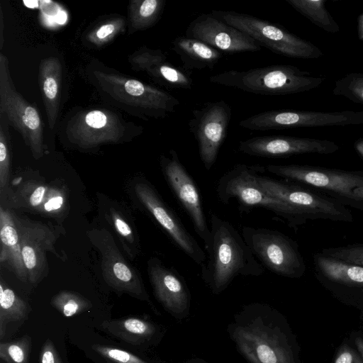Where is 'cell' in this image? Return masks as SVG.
Here are the masks:
<instances>
[{
  "mask_svg": "<svg viewBox=\"0 0 363 363\" xmlns=\"http://www.w3.org/2000/svg\"><path fill=\"white\" fill-rule=\"evenodd\" d=\"M226 330L238 352L249 363H298L286 322L269 304L244 305Z\"/></svg>",
  "mask_w": 363,
  "mask_h": 363,
  "instance_id": "1",
  "label": "cell"
},
{
  "mask_svg": "<svg viewBox=\"0 0 363 363\" xmlns=\"http://www.w3.org/2000/svg\"><path fill=\"white\" fill-rule=\"evenodd\" d=\"M208 258L201 265V277L212 294L224 291L238 276L259 277L264 268L242 234L228 221L211 213Z\"/></svg>",
  "mask_w": 363,
  "mask_h": 363,
  "instance_id": "2",
  "label": "cell"
},
{
  "mask_svg": "<svg viewBox=\"0 0 363 363\" xmlns=\"http://www.w3.org/2000/svg\"><path fill=\"white\" fill-rule=\"evenodd\" d=\"M212 83L262 95H288L308 91L325 81L321 77L289 65L245 71L228 70L209 77Z\"/></svg>",
  "mask_w": 363,
  "mask_h": 363,
  "instance_id": "3",
  "label": "cell"
},
{
  "mask_svg": "<svg viewBox=\"0 0 363 363\" xmlns=\"http://www.w3.org/2000/svg\"><path fill=\"white\" fill-rule=\"evenodd\" d=\"M267 172L310 187L363 212V169L346 171L301 164H269Z\"/></svg>",
  "mask_w": 363,
  "mask_h": 363,
  "instance_id": "4",
  "label": "cell"
},
{
  "mask_svg": "<svg viewBox=\"0 0 363 363\" xmlns=\"http://www.w3.org/2000/svg\"><path fill=\"white\" fill-rule=\"evenodd\" d=\"M264 167L238 164L223 174L216 185L218 199L228 203L235 199L240 207L262 208L276 215L290 228L297 230L301 224L291 208L281 199L266 191L258 183L257 176Z\"/></svg>",
  "mask_w": 363,
  "mask_h": 363,
  "instance_id": "5",
  "label": "cell"
},
{
  "mask_svg": "<svg viewBox=\"0 0 363 363\" xmlns=\"http://www.w3.org/2000/svg\"><path fill=\"white\" fill-rule=\"evenodd\" d=\"M261 173L263 172L257 176L259 185L270 194L282 200L293 211L301 226L314 220L353 221L351 211L335 199L302 184L283 179H277Z\"/></svg>",
  "mask_w": 363,
  "mask_h": 363,
  "instance_id": "6",
  "label": "cell"
},
{
  "mask_svg": "<svg viewBox=\"0 0 363 363\" xmlns=\"http://www.w3.org/2000/svg\"><path fill=\"white\" fill-rule=\"evenodd\" d=\"M211 13L277 54L305 60L317 59L323 55L316 45L278 24L233 11L213 10Z\"/></svg>",
  "mask_w": 363,
  "mask_h": 363,
  "instance_id": "7",
  "label": "cell"
},
{
  "mask_svg": "<svg viewBox=\"0 0 363 363\" xmlns=\"http://www.w3.org/2000/svg\"><path fill=\"white\" fill-rule=\"evenodd\" d=\"M242 236L262 267L279 276L298 279L306 265L296 241L274 229L243 226Z\"/></svg>",
  "mask_w": 363,
  "mask_h": 363,
  "instance_id": "8",
  "label": "cell"
},
{
  "mask_svg": "<svg viewBox=\"0 0 363 363\" xmlns=\"http://www.w3.org/2000/svg\"><path fill=\"white\" fill-rule=\"evenodd\" d=\"M87 236L101 255L102 276L106 284L118 293L147 302L154 313L160 315L140 274L123 256L112 234L104 228H94L87 232Z\"/></svg>",
  "mask_w": 363,
  "mask_h": 363,
  "instance_id": "9",
  "label": "cell"
},
{
  "mask_svg": "<svg viewBox=\"0 0 363 363\" xmlns=\"http://www.w3.org/2000/svg\"><path fill=\"white\" fill-rule=\"evenodd\" d=\"M8 60L0 55V115L22 135L35 159L43 155V125L38 112L16 91Z\"/></svg>",
  "mask_w": 363,
  "mask_h": 363,
  "instance_id": "10",
  "label": "cell"
},
{
  "mask_svg": "<svg viewBox=\"0 0 363 363\" xmlns=\"http://www.w3.org/2000/svg\"><path fill=\"white\" fill-rule=\"evenodd\" d=\"M13 216L28 281L36 284L48 274V252H52L61 259H63L55 246L62 228L19 216L15 213Z\"/></svg>",
  "mask_w": 363,
  "mask_h": 363,
  "instance_id": "11",
  "label": "cell"
},
{
  "mask_svg": "<svg viewBox=\"0 0 363 363\" xmlns=\"http://www.w3.org/2000/svg\"><path fill=\"white\" fill-rule=\"evenodd\" d=\"M231 108L223 100L210 101L191 111L189 131L196 139L201 162L206 170L214 165L231 119Z\"/></svg>",
  "mask_w": 363,
  "mask_h": 363,
  "instance_id": "12",
  "label": "cell"
},
{
  "mask_svg": "<svg viewBox=\"0 0 363 363\" xmlns=\"http://www.w3.org/2000/svg\"><path fill=\"white\" fill-rule=\"evenodd\" d=\"M134 191L143 207L160 225L173 243L201 266L206 259L205 252L153 186L145 179L141 180L135 184Z\"/></svg>",
  "mask_w": 363,
  "mask_h": 363,
  "instance_id": "13",
  "label": "cell"
},
{
  "mask_svg": "<svg viewBox=\"0 0 363 363\" xmlns=\"http://www.w3.org/2000/svg\"><path fill=\"white\" fill-rule=\"evenodd\" d=\"M251 130H284L296 128L363 125V111L335 112L272 110L251 116L247 121Z\"/></svg>",
  "mask_w": 363,
  "mask_h": 363,
  "instance_id": "14",
  "label": "cell"
},
{
  "mask_svg": "<svg viewBox=\"0 0 363 363\" xmlns=\"http://www.w3.org/2000/svg\"><path fill=\"white\" fill-rule=\"evenodd\" d=\"M169 156L162 155L160 164L164 179L177 200L189 217L194 229L206 250L210 244L211 230L204 214L202 199L194 180L181 162L174 150Z\"/></svg>",
  "mask_w": 363,
  "mask_h": 363,
  "instance_id": "15",
  "label": "cell"
},
{
  "mask_svg": "<svg viewBox=\"0 0 363 363\" xmlns=\"http://www.w3.org/2000/svg\"><path fill=\"white\" fill-rule=\"evenodd\" d=\"M239 150L255 157L280 158L302 154L329 155L340 149L335 142L289 135L257 136L240 141Z\"/></svg>",
  "mask_w": 363,
  "mask_h": 363,
  "instance_id": "16",
  "label": "cell"
},
{
  "mask_svg": "<svg viewBox=\"0 0 363 363\" xmlns=\"http://www.w3.org/2000/svg\"><path fill=\"white\" fill-rule=\"evenodd\" d=\"M147 274L153 294L163 308L178 320L190 314L191 293L184 278L159 258L147 262Z\"/></svg>",
  "mask_w": 363,
  "mask_h": 363,
  "instance_id": "17",
  "label": "cell"
},
{
  "mask_svg": "<svg viewBox=\"0 0 363 363\" xmlns=\"http://www.w3.org/2000/svg\"><path fill=\"white\" fill-rule=\"evenodd\" d=\"M185 36L229 54L257 52L262 49L261 45L251 37L211 13H203L195 18L186 28Z\"/></svg>",
  "mask_w": 363,
  "mask_h": 363,
  "instance_id": "18",
  "label": "cell"
},
{
  "mask_svg": "<svg viewBox=\"0 0 363 363\" xmlns=\"http://www.w3.org/2000/svg\"><path fill=\"white\" fill-rule=\"evenodd\" d=\"M313 272L325 286L335 291H363V266L316 252Z\"/></svg>",
  "mask_w": 363,
  "mask_h": 363,
  "instance_id": "19",
  "label": "cell"
},
{
  "mask_svg": "<svg viewBox=\"0 0 363 363\" xmlns=\"http://www.w3.org/2000/svg\"><path fill=\"white\" fill-rule=\"evenodd\" d=\"M101 328L121 340L144 349L158 345L166 332L164 326L138 317L105 320Z\"/></svg>",
  "mask_w": 363,
  "mask_h": 363,
  "instance_id": "20",
  "label": "cell"
},
{
  "mask_svg": "<svg viewBox=\"0 0 363 363\" xmlns=\"http://www.w3.org/2000/svg\"><path fill=\"white\" fill-rule=\"evenodd\" d=\"M0 263L22 281H28L13 212L0 206Z\"/></svg>",
  "mask_w": 363,
  "mask_h": 363,
  "instance_id": "21",
  "label": "cell"
},
{
  "mask_svg": "<svg viewBox=\"0 0 363 363\" xmlns=\"http://www.w3.org/2000/svg\"><path fill=\"white\" fill-rule=\"evenodd\" d=\"M172 48L179 57L182 69L189 74L194 69H212L223 57L219 50L185 35L177 37Z\"/></svg>",
  "mask_w": 363,
  "mask_h": 363,
  "instance_id": "22",
  "label": "cell"
},
{
  "mask_svg": "<svg viewBox=\"0 0 363 363\" xmlns=\"http://www.w3.org/2000/svg\"><path fill=\"white\" fill-rule=\"evenodd\" d=\"M62 67L56 57L41 61L39 67V83L50 129H52L58 115Z\"/></svg>",
  "mask_w": 363,
  "mask_h": 363,
  "instance_id": "23",
  "label": "cell"
},
{
  "mask_svg": "<svg viewBox=\"0 0 363 363\" xmlns=\"http://www.w3.org/2000/svg\"><path fill=\"white\" fill-rule=\"evenodd\" d=\"M141 64L156 80L176 89H191L193 79L183 69L167 62V56L160 50H148L143 56Z\"/></svg>",
  "mask_w": 363,
  "mask_h": 363,
  "instance_id": "24",
  "label": "cell"
},
{
  "mask_svg": "<svg viewBox=\"0 0 363 363\" xmlns=\"http://www.w3.org/2000/svg\"><path fill=\"white\" fill-rule=\"evenodd\" d=\"M105 216L113 227L126 255L133 260L140 252L139 238L130 218L117 207H109Z\"/></svg>",
  "mask_w": 363,
  "mask_h": 363,
  "instance_id": "25",
  "label": "cell"
},
{
  "mask_svg": "<svg viewBox=\"0 0 363 363\" xmlns=\"http://www.w3.org/2000/svg\"><path fill=\"white\" fill-rule=\"evenodd\" d=\"M297 12L323 30L336 33L340 30L330 13L325 8V0H286Z\"/></svg>",
  "mask_w": 363,
  "mask_h": 363,
  "instance_id": "26",
  "label": "cell"
},
{
  "mask_svg": "<svg viewBox=\"0 0 363 363\" xmlns=\"http://www.w3.org/2000/svg\"><path fill=\"white\" fill-rule=\"evenodd\" d=\"M30 311L29 305L9 288L1 279L0 282V336L2 339L4 327L10 322L27 318Z\"/></svg>",
  "mask_w": 363,
  "mask_h": 363,
  "instance_id": "27",
  "label": "cell"
},
{
  "mask_svg": "<svg viewBox=\"0 0 363 363\" xmlns=\"http://www.w3.org/2000/svg\"><path fill=\"white\" fill-rule=\"evenodd\" d=\"M49 186L33 181L20 186L11 196V202L17 208L40 213Z\"/></svg>",
  "mask_w": 363,
  "mask_h": 363,
  "instance_id": "28",
  "label": "cell"
},
{
  "mask_svg": "<svg viewBox=\"0 0 363 363\" xmlns=\"http://www.w3.org/2000/svg\"><path fill=\"white\" fill-rule=\"evenodd\" d=\"M50 303L65 317L82 313L92 306L91 303L81 294L67 290L60 291L55 294Z\"/></svg>",
  "mask_w": 363,
  "mask_h": 363,
  "instance_id": "29",
  "label": "cell"
},
{
  "mask_svg": "<svg viewBox=\"0 0 363 363\" xmlns=\"http://www.w3.org/2000/svg\"><path fill=\"white\" fill-rule=\"evenodd\" d=\"M91 348L107 363H164L159 358L141 357L109 345L95 344Z\"/></svg>",
  "mask_w": 363,
  "mask_h": 363,
  "instance_id": "30",
  "label": "cell"
},
{
  "mask_svg": "<svg viewBox=\"0 0 363 363\" xmlns=\"http://www.w3.org/2000/svg\"><path fill=\"white\" fill-rule=\"evenodd\" d=\"M31 338L24 335L18 339L1 342L0 358L4 363H29Z\"/></svg>",
  "mask_w": 363,
  "mask_h": 363,
  "instance_id": "31",
  "label": "cell"
},
{
  "mask_svg": "<svg viewBox=\"0 0 363 363\" xmlns=\"http://www.w3.org/2000/svg\"><path fill=\"white\" fill-rule=\"evenodd\" d=\"M333 94L363 105V73L351 72L337 80Z\"/></svg>",
  "mask_w": 363,
  "mask_h": 363,
  "instance_id": "32",
  "label": "cell"
},
{
  "mask_svg": "<svg viewBox=\"0 0 363 363\" xmlns=\"http://www.w3.org/2000/svg\"><path fill=\"white\" fill-rule=\"evenodd\" d=\"M0 193L6 192L11 172V145L9 123L3 115H0Z\"/></svg>",
  "mask_w": 363,
  "mask_h": 363,
  "instance_id": "33",
  "label": "cell"
},
{
  "mask_svg": "<svg viewBox=\"0 0 363 363\" xmlns=\"http://www.w3.org/2000/svg\"><path fill=\"white\" fill-rule=\"evenodd\" d=\"M85 130H88L85 134L86 138L84 140L87 144L96 143L97 137L99 143L109 140L108 138L102 133L103 129L108 130L110 124L108 116L101 111L94 110L88 112L84 118ZM82 138V140L85 138Z\"/></svg>",
  "mask_w": 363,
  "mask_h": 363,
  "instance_id": "34",
  "label": "cell"
},
{
  "mask_svg": "<svg viewBox=\"0 0 363 363\" xmlns=\"http://www.w3.org/2000/svg\"><path fill=\"white\" fill-rule=\"evenodd\" d=\"M165 1L163 0H145L136 6L134 21L139 28L155 24L162 14Z\"/></svg>",
  "mask_w": 363,
  "mask_h": 363,
  "instance_id": "35",
  "label": "cell"
},
{
  "mask_svg": "<svg viewBox=\"0 0 363 363\" xmlns=\"http://www.w3.org/2000/svg\"><path fill=\"white\" fill-rule=\"evenodd\" d=\"M320 252L325 255L363 266V243L323 248Z\"/></svg>",
  "mask_w": 363,
  "mask_h": 363,
  "instance_id": "36",
  "label": "cell"
},
{
  "mask_svg": "<svg viewBox=\"0 0 363 363\" xmlns=\"http://www.w3.org/2000/svg\"><path fill=\"white\" fill-rule=\"evenodd\" d=\"M67 194L60 186H49L40 213L55 216L62 212L66 206Z\"/></svg>",
  "mask_w": 363,
  "mask_h": 363,
  "instance_id": "37",
  "label": "cell"
},
{
  "mask_svg": "<svg viewBox=\"0 0 363 363\" xmlns=\"http://www.w3.org/2000/svg\"><path fill=\"white\" fill-rule=\"evenodd\" d=\"M39 363H63L53 342L47 340L40 350Z\"/></svg>",
  "mask_w": 363,
  "mask_h": 363,
  "instance_id": "38",
  "label": "cell"
},
{
  "mask_svg": "<svg viewBox=\"0 0 363 363\" xmlns=\"http://www.w3.org/2000/svg\"><path fill=\"white\" fill-rule=\"evenodd\" d=\"M334 363H363V362L357 353L346 345L339 350Z\"/></svg>",
  "mask_w": 363,
  "mask_h": 363,
  "instance_id": "39",
  "label": "cell"
},
{
  "mask_svg": "<svg viewBox=\"0 0 363 363\" xmlns=\"http://www.w3.org/2000/svg\"><path fill=\"white\" fill-rule=\"evenodd\" d=\"M113 23H106L101 26L96 32L95 35L99 40H103L113 35L116 30Z\"/></svg>",
  "mask_w": 363,
  "mask_h": 363,
  "instance_id": "40",
  "label": "cell"
},
{
  "mask_svg": "<svg viewBox=\"0 0 363 363\" xmlns=\"http://www.w3.org/2000/svg\"><path fill=\"white\" fill-rule=\"evenodd\" d=\"M354 147L358 155L363 159V138L357 139L354 143Z\"/></svg>",
  "mask_w": 363,
  "mask_h": 363,
  "instance_id": "41",
  "label": "cell"
},
{
  "mask_svg": "<svg viewBox=\"0 0 363 363\" xmlns=\"http://www.w3.org/2000/svg\"><path fill=\"white\" fill-rule=\"evenodd\" d=\"M357 28L358 38L363 40V14L359 18Z\"/></svg>",
  "mask_w": 363,
  "mask_h": 363,
  "instance_id": "42",
  "label": "cell"
},
{
  "mask_svg": "<svg viewBox=\"0 0 363 363\" xmlns=\"http://www.w3.org/2000/svg\"><path fill=\"white\" fill-rule=\"evenodd\" d=\"M355 345L363 359V339L359 337H357Z\"/></svg>",
  "mask_w": 363,
  "mask_h": 363,
  "instance_id": "43",
  "label": "cell"
},
{
  "mask_svg": "<svg viewBox=\"0 0 363 363\" xmlns=\"http://www.w3.org/2000/svg\"><path fill=\"white\" fill-rule=\"evenodd\" d=\"M183 363H211V362H208L201 358H199V357H191V358H189L186 360H185L184 362H183Z\"/></svg>",
  "mask_w": 363,
  "mask_h": 363,
  "instance_id": "44",
  "label": "cell"
}]
</instances>
